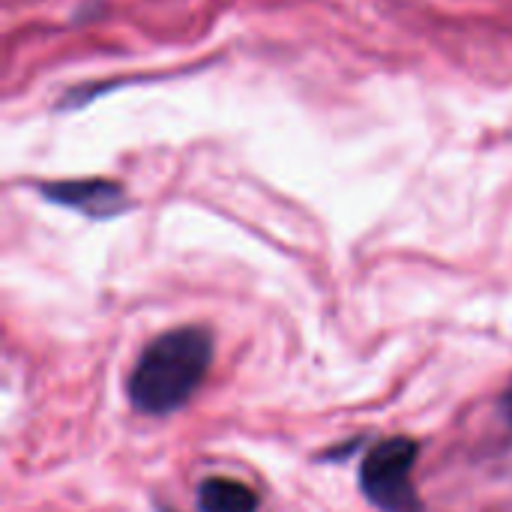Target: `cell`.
<instances>
[{"label":"cell","mask_w":512,"mask_h":512,"mask_svg":"<svg viewBox=\"0 0 512 512\" xmlns=\"http://www.w3.org/2000/svg\"><path fill=\"white\" fill-rule=\"evenodd\" d=\"M213 363V336L207 327H177L156 336L135 360L126 396L144 417H171L204 384Z\"/></svg>","instance_id":"1"},{"label":"cell","mask_w":512,"mask_h":512,"mask_svg":"<svg viewBox=\"0 0 512 512\" xmlns=\"http://www.w3.org/2000/svg\"><path fill=\"white\" fill-rule=\"evenodd\" d=\"M420 444L396 435L375 444L360 465V489L366 501L381 512H423L420 492L414 486V468Z\"/></svg>","instance_id":"2"},{"label":"cell","mask_w":512,"mask_h":512,"mask_svg":"<svg viewBox=\"0 0 512 512\" xmlns=\"http://www.w3.org/2000/svg\"><path fill=\"white\" fill-rule=\"evenodd\" d=\"M42 198L51 204L69 207L90 219H111L129 207L126 189L105 177H84V180H51L39 186Z\"/></svg>","instance_id":"3"},{"label":"cell","mask_w":512,"mask_h":512,"mask_svg":"<svg viewBox=\"0 0 512 512\" xmlns=\"http://www.w3.org/2000/svg\"><path fill=\"white\" fill-rule=\"evenodd\" d=\"M195 504L201 512H258L261 498L240 480L231 477H207L198 483Z\"/></svg>","instance_id":"4"},{"label":"cell","mask_w":512,"mask_h":512,"mask_svg":"<svg viewBox=\"0 0 512 512\" xmlns=\"http://www.w3.org/2000/svg\"><path fill=\"white\" fill-rule=\"evenodd\" d=\"M501 411H504L507 423H510V426H512V381H510V384H507L504 396H501Z\"/></svg>","instance_id":"5"}]
</instances>
